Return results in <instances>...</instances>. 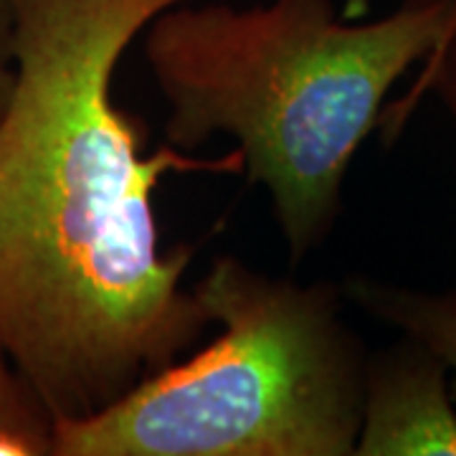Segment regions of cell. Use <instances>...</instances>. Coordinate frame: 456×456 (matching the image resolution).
I'll list each match as a JSON object with an SVG mask.
<instances>
[{
    "label": "cell",
    "mask_w": 456,
    "mask_h": 456,
    "mask_svg": "<svg viewBox=\"0 0 456 456\" xmlns=\"http://www.w3.org/2000/svg\"><path fill=\"white\" fill-rule=\"evenodd\" d=\"M53 416L0 347V456H51Z\"/></svg>",
    "instance_id": "obj_6"
},
{
    "label": "cell",
    "mask_w": 456,
    "mask_h": 456,
    "mask_svg": "<svg viewBox=\"0 0 456 456\" xmlns=\"http://www.w3.org/2000/svg\"><path fill=\"white\" fill-rule=\"evenodd\" d=\"M416 3H428V0H416Z\"/></svg>",
    "instance_id": "obj_9"
},
{
    "label": "cell",
    "mask_w": 456,
    "mask_h": 456,
    "mask_svg": "<svg viewBox=\"0 0 456 456\" xmlns=\"http://www.w3.org/2000/svg\"><path fill=\"white\" fill-rule=\"evenodd\" d=\"M355 456H456L449 370L421 342L368 360Z\"/></svg>",
    "instance_id": "obj_4"
},
{
    "label": "cell",
    "mask_w": 456,
    "mask_h": 456,
    "mask_svg": "<svg viewBox=\"0 0 456 456\" xmlns=\"http://www.w3.org/2000/svg\"><path fill=\"white\" fill-rule=\"evenodd\" d=\"M16 84V53H13V0H0V114Z\"/></svg>",
    "instance_id": "obj_8"
},
{
    "label": "cell",
    "mask_w": 456,
    "mask_h": 456,
    "mask_svg": "<svg viewBox=\"0 0 456 456\" xmlns=\"http://www.w3.org/2000/svg\"><path fill=\"white\" fill-rule=\"evenodd\" d=\"M426 92H439L444 102L449 104V110L456 117V13L446 36L439 41V46L426 56V69L424 74H421V79H419V84L388 114V127H391V132H398V127L406 122L408 114L413 112L416 99H421V94H426Z\"/></svg>",
    "instance_id": "obj_7"
},
{
    "label": "cell",
    "mask_w": 456,
    "mask_h": 456,
    "mask_svg": "<svg viewBox=\"0 0 456 456\" xmlns=\"http://www.w3.org/2000/svg\"><path fill=\"white\" fill-rule=\"evenodd\" d=\"M454 13L456 0H403L373 23H342L335 0L173 5L142 31L167 104L165 142L231 137L299 266L335 228L347 170L391 86L439 46Z\"/></svg>",
    "instance_id": "obj_2"
},
{
    "label": "cell",
    "mask_w": 456,
    "mask_h": 456,
    "mask_svg": "<svg viewBox=\"0 0 456 456\" xmlns=\"http://www.w3.org/2000/svg\"><path fill=\"white\" fill-rule=\"evenodd\" d=\"M193 294L218 338L97 413L53 421L51 456L355 454L368 358L340 284L221 254Z\"/></svg>",
    "instance_id": "obj_3"
},
{
    "label": "cell",
    "mask_w": 456,
    "mask_h": 456,
    "mask_svg": "<svg viewBox=\"0 0 456 456\" xmlns=\"http://www.w3.org/2000/svg\"><path fill=\"white\" fill-rule=\"evenodd\" d=\"M191 0H13L16 84L0 114V347L53 421L84 419L203 338L183 277L198 244L165 248L167 173H239V150L160 145L114 97V74L163 11Z\"/></svg>",
    "instance_id": "obj_1"
},
{
    "label": "cell",
    "mask_w": 456,
    "mask_h": 456,
    "mask_svg": "<svg viewBox=\"0 0 456 456\" xmlns=\"http://www.w3.org/2000/svg\"><path fill=\"white\" fill-rule=\"evenodd\" d=\"M340 287L347 302L431 350L452 373L456 401V292L428 294L368 277L347 279Z\"/></svg>",
    "instance_id": "obj_5"
}]
</instances>
